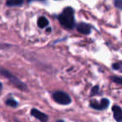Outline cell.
I'll return each instance as SVG.
<instances>
[{"instance_id":"cell-1","label":"cell","mask_w":122,"mask_h":122,"mask_svg":"<svg viewBox=\"0 0 122 122\" xmlns=\"http://www.w3.org/2000/svg\"><path fill=\"white\" fill-rule=\"evenodd\" d=\"M58 20L61 26L66 29H73L75 27V10L71 7H66L58 16Z\"/></svg>"},{"instance_id":"cell-2","label":"cell","mask_w":122,"mask_h":122,"mask_svg":"<svg viewBox=\"0 0 122 122\" xmlns=\"http://www.w3.org/2000/svg\"><path fill=\"white\" fill-rule=\"evenodd\" d=\"M0 74H1L3 76L5 77L6 79H8V80L10 81L11 84H13L14 86H16L20 90H27V85L24 83H23V82L21 81L19 78H17L15 75H13L10 71L5 70L4 68H0Z\"/></svg>"},{"instance_id":"cell-3","label":"cell","mask_w":122,"mask_h":122,"mask_svg":"<svg viewBox=\"0 0 122 122\" xmlns=\"http://www.w3.org/2000/svg\"><path fill=\"white\" fill-rule=\"evenodd\" d=\"M53 99L56 103L62 105H68L71 103L72 100L70 95L64 91H56L53 94Z\"/></svg>"},{"instance_id":"cell-4","label":"cell","mask_w":122,"mask_h":122,"mask_svg":"<svg viewBox=\"0 0 122 122\" xmlns=\"http://www.w3.org/2000/svg\"><path fill=\"white\" fill-rule=\"evenodd\" d=\"M110 105V100L106 98H104L100 100V102H98L96 100H92L90 103V105L91 108L95 109L97 110H105Z\"/></svg>"},{"instance_id":"cell-5","label":"cell","mask_w":122,"mask_h":122,"mask_svg":"<svg viewBox=\"0 0 122 122\" xmlns=\"http://www.w3.org/2000/svg\"><path fill=\"white\" fill-rule=\"evenodd\" d=\"M31 115L42 122H46L49 120V117H48V115H46V114L39 111V110H37V109H35V108L31 110Z\"/></svg>"},{"instance_id":"cell-6","label":"cell","mask_w":122,"mask_h":122,"mask_svg":"<svg viewBox=\"0 0 122 122\" xmlns=\"http://www.w3.org/2000/svg\"><path fill=\"white\" fill-rule=\"evenodd\" d=\"M91 29H92V26L88 24H85V23H80V24H79L77 25V30H78V32L82 34H85V35L90 34Z\"/></svg>"},{"instance_id":"cell-7","label":"cell","mask_w":122,"mask_h":122,"mask_svg":"<svg viewBox=\"0 0 122 122\" xmlns=\"http://www.w3.org/2000/svg\"><path fill=\"white\" fill-rule=\"evenodd\" d=\"M112 111H113L114 119L117 122H122V110L119 105H114L112 107Z\"/></svg>"},{"instance_id":"cell-8","label":"cell","mask_w":122,"mask_h":122,"mask_svg":"<svg viewBox=\"0 0 122 122\" xmlns=\"http://www.w3.org/2000/svg\"><path fill=\"white\" fill-rule=\"evenodd\" d=\"M37 24H38V26H39L40 29H44V28L47 27V26L49 25V20H48L44 16H41V17H39V19H38Z\"/></svg>"},{"instance_id":"cell-9","label":"cell","mask_w":122,"mask_h":122,"mask_svg":"<svg viewBox=\"0 0 122 122\" xmlns=\"http://www.w3.org/2000/svg\"><path fill=\"white\" fill-rule=\"evenodd\" d=\"M24 4V0H7V4L9 7H14V6H21Z\"/></svg>"},{"instance_id":"cell-10","label":"cell","mask_w":122,"mask_h":122,"mask_svg":"<svg viewBox=\"0 0 122 122\" xmlns=\"http://www.w3.org/2000/svg\"><path fill=\"white\" fill-rule=\"evenodd\" d=\"M5 104L7 105H9V106L13 107V108H16V107L18 106V105H19V104H18V102L13 98L7 99V100H6V101H5Z\"/></svg>"},{"instance_id":"cell-11","label":"cell","mask_w":122,"mask_h":122,"mask_svg":"<svg viewBox=\"0 0 122 122\" xmlns=\"http://www.w3.org/2000/svg\"><path fill=\"white\" fill-rule=\"evenodd\" d=\"M99 93H100V87H99V85H95L92 88L91 91H90V95L94 96L95 95H98Z\"/></svg>"},{"instance_id":"cell-12","label":"cell","mask_w":122,"mask_h":122,"mask_svg":"<svg viewBox=\"0 0 122 122\" xmlns=\"http://www.w3.org/2000/svg\"><path fill=\"white\" fill-rule=\"evenodd\" d=\"M111 80L113 82H115V83L116 84H119V85H121L122 84V79L120 78V77H117V76H112L111 78Z\"/></svg>"},{"instance_id":"cell-13","label":"cell","mask_w":122,"mask_h":122,"mask_svg":"<svg viewBox=\"0 0 122 122\" xmlns=\"http://www.w3.org/2000/svg\"><path fill=\"white\" fill-rule=\"evenodd\" d=\"M112 68L114 70H120V68H121V62H117V63H115L112 65Z\"/></svg>"},{"instance_id":"cell-14","label":"cell","mask_w":122,"mask_h":122,"mask_svg":"<svg viewBox=\"0 0 122 122\" xmlns=\"http://www.w3.org/2000/svg\"><path fill=\"white\" fill-rule=\"evenodd\" d=\"M115 6L119 9H122V0H115Z\"/></svg>"},{"instance_id":"cell-15","label":"cell","mask_w":122,"mask_h":122,"mask_svg":"<svg viewBox=\"0 0 122 122\" xmlns=\"http://www.w3.org/2000/svg\"><path fill=\"white\" fill-rule=\"evenodd\" d=\"M2 90H3V85H2V83L0 82V95L2 93Z\"/></svg>"},{"instance_id":"cell-16","label":"cell","mask_w":122,"mask_h":122,"mask_svg":"<svg viewBox=\"0 0 122 122\" xmlns=\"http://www.w3.org/2000/svg\"><path fill=\"white\" fill-rule=\"evenodd\" d=\"M33 0H28V2H31ZM38 1H44V0H38Z\"/></svg>"},{"instance_id":"cell-17","label":"cell","mask_w":122,"mask_h":122,"mask_svg":"<svg viewBox=\"0 0 122 122\" xmlns=\"http://www.w3.org/2000/svg\"><path fill=\"white\" fill-rule=\"evenodd\" d=\"M50 31H51V29H50V28H49V29H47V32H50Z\"/></svg>"},{"instance_id":"cell-18","label":"cell","mask_w":122,"mask_h":122,"mask_svg":"<svg viewBox=\"0 0 122 122\" xmlns=\"http://www.w3.org/2000/svg\"><path fill=\"white\" fill-rule=\"evenodd\" d=\"M58 122H64V121H63V120H59Z\"/></svg>"},{"instance_id":"cell-19","label":"cell","mask_w":122,"mask_h":122,"mask_svg":"<svg viewBox=\"0 0 122 122\" xmlns=\"http://www.w3.org/2000/svg\"><path fill=\"white\" fill-rule=\"evenodd\" d=\"M15 122H19V120H15Z\"/></svg>"}]
</instances>
